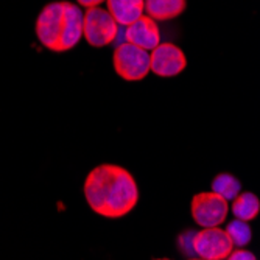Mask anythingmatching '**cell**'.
Segmentation results:
<instances>
[{"instance_id":"1","label":"cell","mask_w":260,"mask_h":260,"mask_svg":"<svg viewBox=\"0 0 260 260\" xmlns=\"http://www.w3.org/2000/svg\"><path fill=\"white\" fill-rule=\"evenodd\" d=\"M84 197L95 214L105 218H122L139 203V187L126 169L103 164L87 175Z\"/></svg>"},{"instance_id":"2","label":"cell","mask_w":260,"mask_h":260,"mask_svg":"<svg viewBox=\"0 0 260 260\" xmlns=\"http://www.w3.org/2000/svg\"><path fill=\"white\" fill-rule=\"evenodd\" d=\"M39 42L53 52L74 49L83 36V13L70 2H53L44 7L36 20Z\"/></svg>"},{"instance_id":"3","label":"cell","mask_w":260,"mask_h":260,"mask_svg":"<svg viewBox=\"0 0 260 260\" xmlns=\"http://www.w3.org/2000/svg\"><path fill=\"white\" fill-rule=\"evenodd\" d=\"M114 69L126 81H140L150 72V55L147 50L123 42L114 52Z\"/></svg>"},{"instance_id":"4","label":"cell","mask_w":260,"mask_h":260,"mask_svg":"<svg viewBox=\"0 0 260 260\" xmlns=\"http://www.w3.org/2000/svg\"><path fill=\"white\" fill-rule=\"evenodd\" d=\"M117 22L108 10L93 7L83 14V36L93 47H105L117 38Z\"/></svg>"},{"instance_id":"5","label":"cell","mask_w":260,"mask_h":260,"mask_svg":"<svg viewBox=\"0 0 260 260\" xmlns=\"http://www.w3.org/2000/svg\"><path fill=\"white\" fill-rule=\"evenodd\" d=\"M228 215V201L214 192L197 193L192 200V217L203 228H217Z\"/></svg>"},{"instance_id":"6","label":"cell","mask_w":260,"mask_h":260,"mask_svg":"<svg viewBox=\"0 0 260 260\" xmlns=\"http://www.w3.org/2000/svg\"><path fill=\"white\" fill-rule=\"evenodd\" d=\"M234 245L226 231L217 228H204L195 234L193 251L203 260H224Z\"/></svg>"},{"instance_id":"7","label":"cell","mask_w":260,"mask_h":260,"mask_svg":"<svg viewBox=\"0 0 260 260\" xmlns=\"http://www.w3.org/2000/svg\"><path fill=\"white\" fill-rule=\"evenodd\" d=\"M187 66L184 52L175 44H159L150 55V70L159 77H176Z\"/></svg>"},{"instance_id":"8","label":"cell","mask_w":260,"mask_h":260,"mask_svg":"<svg viewBox=\"0 0 260 260\" xmlns=\"http://www.w3.org/2000/svg\"><path fill=\"white\" fill-rule=\"evenodd\" d=\"M125 38L128 44H133L142 50H153L160 44L157 23L148 16H140L136 22L128 25Z\"/></svg>"},{"instance_id":"9","label":"cell","mask_w":260,"mask_h":260,"mask_svg":"<svg viewBox=\"0 0 260 260\" xmlns=\"http://www.w3.org/2000/svg\"><path fill=\"white\" fill-rule=\"evenodd\" d=\"M108 13L117 25H131L144 13V0H108Z\"/></svg>"},{"instance_id":"10","label":"cell","mask_w":260,"mask_h":260,"mask_svg":"<svg viewBox=\"0 0 260 260\" xmlns=\"http://www.w3.org/2000/svg\"><path fill=\"white\" fill-rule=\"evenodd\" d=\"M187 7V0H144V10L153 20L178 17Z\"/></svg>"},{"instance_id":"11","label":"cell","mask_w":260,"mask_h":260,"mask_svg":"<svg viewBox=\"0 0 260 260\" xmlns=\"http://www.w3.org/2000/svg\"><path fill=\"white\" fill-rule=\"evenodd\" d=\"M258 210H260V201L251 192L239 193L237 197L234 198L232 212H234V215L237 220L251 221L258 215Z\"/></svg>"},{"instance_id":"12","label":"cell","mask_w":260,"mask_h":260,"mask_svg":"<svg viewBox=\"0 0 260 260\" xmlns=\"http://www.w3.org/2000/svg\"><path fill=\"white\" fill-rule=\"evenodd\" d=\"M240 188H242L240 181L229 173H220L212 181V192L220 195L226 201L234 200L237 197L240 193Z\"/></svg>"},{"instance_id":"13","label":"cell","mask_w":260,"mask_h":260,"mask_svg":"<svg viewBox=\"0 0 260 260\" xmlns=\"http://www.w3.org/2000/svg\"><path fill=\"white\" fill-rule=\"evenodd\" d=\"M226 234L229 235L232 245H235V246H245L252 239L251 228L246 224V221H242V220L231 221L226 228Z\"/></svg>"},{"instance_id":"14","label":"cell","mask_w":260,"mask_h":260,"mask_svg":"<svg viewBox=\"0 0 260 260\" xmlns=\"http://www.w3.org/2000/svg\"><path fill=\"white\" fill-rule=\"evenodd\" d=\"M195 234L193 231H185L179 235L178 239V248L184 255H193V239H195Z\"/></svg>"},{"instance_id":"15","label":"cell","mask_w":260,"mask_h":260,"mask_svg":"<svg viewBox=\"0 0 260 260\" xmlns=\"http://www.w3.org/2000/svg\"><path fill=\"white\" fill-rule=\"evenodd\" d=\"M226 258L228 260H255V255L246 249H237V251H231V254Z\"/></svg>"},{"instance_id":"16","label":"cell","mask_w":260,"mask_h":260,"mask_svg":"<svg viewBox=\"0 0 260 260\" xmlns=\"http://www.w3.org/2000/svg\"><path fill=\"white\" fill-rule=\"evenodd\" d=\"M77 2L81 5V7H86V8H93V7H99L102 5L105 0H77Z\"/></svg>"},{"instance_id":"17","label":"cell","mask_w":260,"mask_h":260,"mask_svg":"<svg viewBox=\"0 0 260 260\" xmlns=\"http://www.w3.org/2000/svg\"><path fill=\"white\" fill-rule=\"evenodd\" d=\"M188 260H203V258H188Z\"/></svg>"},{"instance_id":"18","label":"cell","mask_w":260,"mask_h":260,"mask_svg":"<svg viewBox=\"0 0 260 260\" xmlns=\"http://www.w3.org/2000/svg\"><path fill=\"white\" fill-rule=\"evenodd\" d=\"M156 260H170V258H156Z\"/></svg>"}]
</instances>
